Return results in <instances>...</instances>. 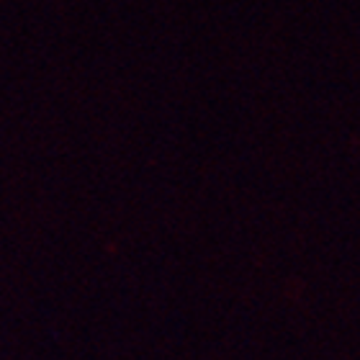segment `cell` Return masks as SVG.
<instances>
[]
</instances>
